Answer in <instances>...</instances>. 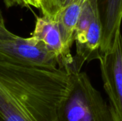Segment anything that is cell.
<instances>
[{
    "label": "cell",
    "mask_w": 122,
    "mask_h": 121,
    "mask_svg": "<svg viewBox=\"0 0 122 121\" xmlns=\"http://www.w3.org/2000/svg\"><path fill=\"white\" fill-rule=\"evenodd\" d=\"M34 3L41 16L51 19H56L62 8V0H34Z\"/></svg>",
    "instance_id": "obj_7"
},
{
    "label": "cell",
    "mask_w": 122,
    "mask_h": 121,
    "mask_svg": "<svg viewBox=\"0 0 122 121\" xmlns=\"http://www.w3.org/2000/svg\"><path fill=\"white\" fill-rule=\"evenodd\" d=\"M70 85L61 68L26 66L0 58V121H58Z\"/></svg>",
    "instance_id": "obj_1"
},
{
    "label": "cell",
    "mask_w": 122,
    "mask_h": 121,
    "mask_svg": "<svg viewBox=\"0 0 122 121\" xmlns=\"http://www.w3.org/2000/svg\"><path fill=\"white\" fill-rule=\"evenodd\" d=\"M15 36L14 34L11 32L6 26L5 21L0 10V39H9Z\"/></svg>",
    "instance_id": "obj_9"
},
{
    "label": "cell",
    "mask_w": 122,
    "mask_h": 121,
    "mask_svg": "<svg viewBox=\"0 0 122 121\" xmlns=\"http://www.w3.org/2000/svg\"><path fill=\"white\" fill-rule=\"evenodd\" d=\"M65 0H62V5H63V3H64V1Z\"/></svg>",
    "instance_id": "obj_10"
},
{
    "label": "cell",
    "mask_w": 122,
    "mask_h": 121,
    "mask_svg": "<svg viewBox=\"0 0 122 121\" xmlns=\"http://www.w3.org/2000/svg\"><path fill=\"white\" fill-rule=\"evenodd\" d=\"M31 36L41 41L46 48L57 58L59 68L68 73L72 71L74 56L63 39L58 21L46 16H36L35 26Z\"/></svg>",
    "instance_id": "obj_5"
},
{
    "label": "cell",
    "mask_w": 122,
    "mask_h": 121,
    "mask_svg": "<svg viewBox=\"0 0 122 121\" xmlns=\"http://www.w3.org/2000/svg\"><path fill=\"white\" fill-rule=\"evenodd\" d=\"M5 6L7 8L21 6L22 7H34V0H3Z\"/></svg>",
    "instance_id": "obj_8"
},
{
    "label": "cell",
    "mask_w": 122,
    "mask_h": 121,
    "mask_svg": "<svg viewBox=\"0 0 122 121\" xmlns=\"http://www.w3.org/2000/svg\"><path fill=\"white\" fill-rule=\"evenodd\" d=\"M0 58L17 64L56 69L59 68L56 56L37 38H24L15 34L9 39H0Z\"/></svg>",
    "instance_id": "obj_3"
},
{
    "label": "cell",
    "mask_w": 122,
    "mask_h": 121,
    "mask_svg": "<svg viewBox=\"0 0 122 121\" xmlns=\"http://www.w3.org/2000/svg\"><path fill=\"white\" fill-rule=\"evenodd\" d=\"M104 88L115 121H122V34L113 49L101 54L99 59Z\"/></svg>",
    "instance_id": "obj_4"
},
{
    "label": "cell",
    "mask_w": 122,
    "mask_h": 121,
    "mask_svg": "<svg viewBox=\"0 0 122 121\" xmlns=\"http://www.w3.org/2000/svg\"><path fill=\"white\" fill-rule=\"evenodd\" d=\"M70 74L69 90L58 109V121H115L112 108L85 72Z\"/></svg>",
    "instance_id": "obj_2"
},
{
    "label": "cell",
    "mask_w": 122,
    "mask_h": 121,
    "mask_svg": "<svg viewBox=\"0 0 122 121\" xmlns=\"http://www.w3.org/2000/svg\"><path fill=\"white\" fill-rule=\"evenodd\" d=\"M102 20V37L100 55L110 52L121 32L122 0H105V10Z\"/></svg>",
    "instance_id": "obj_6"
}]
</instances>
